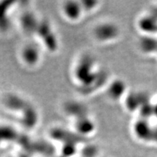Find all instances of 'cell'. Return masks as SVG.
Segmentation results:
<instances>
[{"label": "cell", "mask_w": 157, "mask_h": 157, "mask_svg": "<svg viewBox=\"0 0 157 157\" xmlns=\"http://www.w3.org/2000/svg\"><path fill=\"white\" fill-rule=\"evenodd\" d=\"M140 119H145V120L150 121L151 118L154 117V103L151 102L146 103L143 105L140 108L138 111Z\"/></svg>", "instance_id": "obj_5"}, {"label": "cell", "mask_w": 157, "mask_h": 157, "mask_svg": "<svg viewBox=\"0 0 157 157\" xmlns=\"http://www.w3.org/2000/svg\"><path fill=\"white\" fill-rule=\"evenodd\" d=\"M139 49L146 56H157V36L141 35Z\"/></svg>", "instance_id": "obj_3"}, {"label": "cell", "mask_w": 157, "mask_h": 157, "mask_svg": "<svg viewBox=\"0 0 157 157\" xmlns=\"http://www.w3.org/2000/svg\"><path fill=\"white\" fill-rule=\"evenodd\" d=\"M154 117L157 119V102L154 103Z\"/></svg>", "instance_id": "obj_9"}, {"label": "cell", "mask_w": 157, "mask_h": 157, "mask_svg": "<svg viewBox=\"0 0 157 157\" xmlns=\"http://www.w3.org/2000/svg\"><path fill=\"white\" fill-rule=\"evenodd\" d=\"M136 26L143 36H157V18L148 12L137 19Z\"/></svg>", "instance_id": "obj_2"}, {"label": "cell", "mask_w": 157, "mask_h": 157, "mask_svg": "<svg viewBox=\"0 0 157 157\" xmlns=\"http://www.w3.org/2000/svg\"><path fill=\"white\" fill-rule=\"evenodd\" d=\"M132 133L135 138L142 143L151 144L154 126L150 121L140 119L133 123Z\"/></svg>", "instance_id": "obj_1"}, {"label": "cell", "mask_w": 157, "mask_h": 157, "mask_svg": "<svg viewBox=\"0 0 157 157\" xmlns=\"http://www.w3.org/2000/svg\"><path fill=\"white\" fill-rule=\"evenodd\" d=\"M148 13H150L151 14L153 15L157 18V4L156 5H153L152 7H151L150 10H148Z\"/></svg>", "instance_id": "obj_8"}, {"label": "cell", "mask_w": 157, "mask_h": 157, "mask_svg": "<svg viewBox=\"0 0 157 157\" xmlns=\"http://www.w3.org/2000/svg\"><path fill=\"white\" fill-rule=\"evenodd\" d=\"M151 144L157 145V124L154 126V130H153V137Z\"/></svg>", "instance_id": "obj_7"}, {"label": "cell", "mask_w": 157, "mask_h": 157, "mask_svg": "<svg viewBox=\"0 0 157 157\" xmlns=\"http://www.w3.org/2000/svg\"><path fill=\"white\" fill-rule=\"evenodd\" d=\"M112 95L115 98H119L126 93V85L122 81L116 82L113 85Z\"/></svg>", "instance_id": "obj_6"}, {"label": "cell", "mask_w": 157, "mask_h": 157, "mask_svg": "<svg viewBox=\"0 0 157 157\" xmlns=\"http://www.w3.org/2000/svg\"><path fill=\"white\" fill-rule=\"evenodd\" d=\"M126 107L130 112H138L141 106V102L139 92H131L127 93L126 99Z\"/></svg>", "instance_id": "obj_4"}]
</instances>
